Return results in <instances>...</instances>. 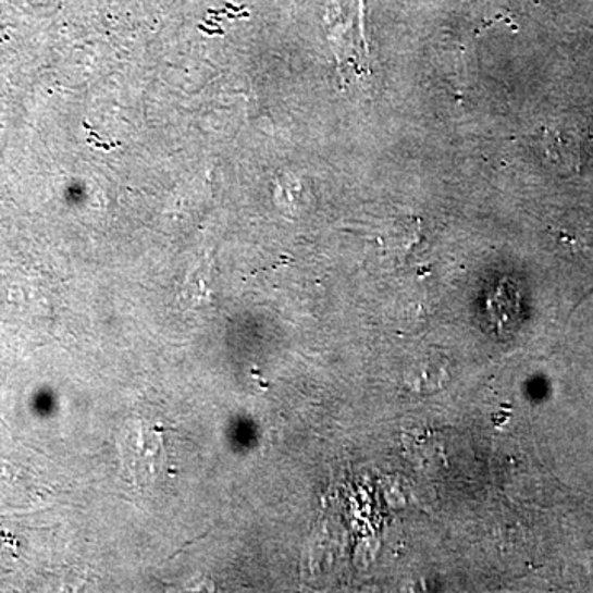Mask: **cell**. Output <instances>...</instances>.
Returning a JSON list of instances; mask_svg holds the SVG:
<instances>
[{
	"label": "cell",
	"mask_w": 593,
	"mask_h": 593,
	"mask_svg": "<svg viewBox=\"0 0 593 593\" xmlns=\"http://www.w3.org/2000/svg\"><path fill=\"white\" fill-rule=\"evenodd\" d=\"M131 468L137 480H153L166 468L165 442L159 428H139L131 432L129 442Z\"/></svg>",
	"instance_id": "cell-1"
},
{
	"label": "cell",
	"mask_w": 593,
	"mask_h": 593,
	"mask_svg": "<svg viewBox=\"0 0 593 593\" xmlns=\"http://www.w3.org/2000/svg\"><path fill=\"white\" fill-rule=\"evenodd\" d=\"M447 378V360L435 353V355L424 356L418 363H412L404 380H406V386L413 393H428L441 387Z\"/></svg>",
	"instance_id": "cell-2"
}]
</instances>
